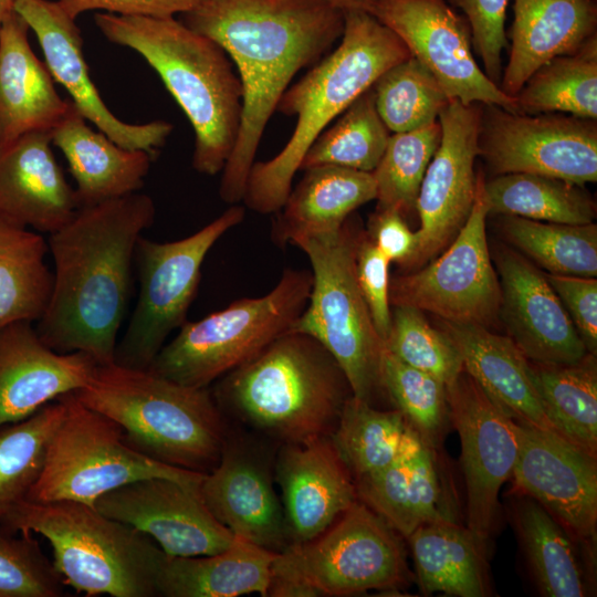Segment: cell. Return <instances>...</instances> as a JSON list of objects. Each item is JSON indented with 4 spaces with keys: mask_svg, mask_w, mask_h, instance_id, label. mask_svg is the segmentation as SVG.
I'll return each mask as SVG.
<instances>
[{
    "mask_svg": "<svg viewBox=\"0 0 597 597\" xmlns=\"http://www.w3.org/2000/svg\"><path fill=\"white\" fill-rule=\"evenodd\" d=\"M499 315L509 337L531 362L573 364L588 352L546 275L525 256L503 249L496 255Z\"/></svg>",
    "mask_w": 597,
    "mask_h": 597,
    "instance_id": "cell-21",
    "label": "cell"
},
{
    "mask_svg": "<svg viewBox=\"0 0 597 597\" xmlns=\"http://www.w3.org/2000/svg\"><path fill=\"white\" fill-rule=\"evenodd\" d=\"M94 507L146 534L168 556L211 555L234 541L210 513L199 489L171 479L133 481L100 496Z\"/></svg>",
    "mask_w": 597,
    "mask_h": 597,
    "instance_id": "cell-19",
    "label": "cell"
},
{
    "mask_svg": "<svg viewBox=\"0 0 597 597\" xmlns=\"http://www.w3.org/2000/svg\"><path fill=\"white\" fill-rule=\"evenodd\" d=\"M513 12L510 55L499 85L512 97L540 66L597 35L596 0H514Z\"/></svg>",
    "mask_w": 597,
    "mask_h": 597,
    "instance_id": "cell-27",
    "label": "cell"
},
{
    "mask_svg": "<svg viewBox=\"0 0 597 597\" xmlns=\"http://www.w3.org/2000/svg\"><path fill=\"white\" fill-rule=\"evenodd\" d=\"M501 231L526 259L549 274L596 277L597 226L566 224L503 216Z\"/></svg>",
    "mask_w": 597,
    "mask_h": 597,
    "instance_id": "cell-38",
    "label": "cell"
},
{
    "mask_svg": "<svg viewBox=\"0 0 597 597\" xmlns=\"http://www.w3.org/2000/svg\"><path fill=\"white\" fill-rule=\"evenodd\" d=\"M48 241L36 231L0 217V329L15 322H38L52 291Z\"/></svg>",
    "mask_w": 597,
    "mask_h": 597,
    "instance_id": "cell-35",
    "label": "cell"
},
{
    "mask_svg": "<svg viewBox=\"0 0 597 597\" xmlns=\"http://www.w3.org/2000/svg\"><path fill=\"white\" fill-rule=\"evenodd\" d=\"M588 353L597 352V280L546 273Z\"/></svg>",
    "mask_w": 597,
    "mask_h": 597,
    "instance_id": "cell-50",
    "label": "cell"
},
{
    "mask_svg": "<svg viewBox=\"0 0 597 597\" xmlns=\"http://www.w3.org/2000/svg\"><path fill=\"white\" fill-rule=\"evenodd\" d=\"M406 540L421 593L458 597L489 595L486 556L468 527L451 519H440L420 524Z\"/></svg>",
    "mask_w": 597,
    "mask_h": 597,
    "instance_id": "cell-32",
    "label": "cell"
},
{
    "mask_svg": "<svg viewBox=\"0 0 597 597\" xmlns=\"http://www.w3.org/2000/svg\"><path fill=\"white\" fill-rule=\"evenodd\" d=\"M489 214L587 224L596 218V202L584 186L564 179L512 172L484 180Z\"/></svg>",
    "mask_w": 597,
    "mask_h": 597,
    "instance_id": "cell-36",
    "label": "cell"
},
{
    "mask_svg": "<svg viewBox=\"0 0 597 597\" xmlns=\"http://www.w3.org/2000/svg\"><path fill=\"white\" fill-rule=\"evenodd\" d=\"M449 420L458 431L465 483L467 527L488 556L499 493L511 478L519 441L515 422L464 371L447 386Z\"/></svg>",
    "mask_w": 597,
    "mask_h": 597,
    "instance_id": "cell-15",
    "label": "cell"
},
{
    "mask_svg": "<svg viewBox=\"0 0 597 597\" xmlns=\"http://www.w3.org/2000/svg\"><path fill=\"white\" fill-rule=\"evenodd\" d=\"M390 134L376 109L370 87L314 140L300 170L331 165L373 172Z\"/></svg>",
    "mask_w": 597,
    "mask_h": 597,
    "instance_id": "cell-39",
    "label": "cell"
},
{
    "mask_svg": "<svg viewBox=\"0 0 597 597\" xmlns=\"http://www.w3.org/2000/svg\"><path fill=\"white\" fill-rule=\"evenodd\" d=\"M494 176L528 172L584 186L597 181V122L561 113L523 114L482 104L478 137Z\"/></svg>",
    "mask_w": 597,
    "mask_h": 597,
    "instance_id": "cell-14",
    "label": "cell"
},
{
    "mask_svg": "<svg viewBox=\"0 0 597 597\" xmlns=\"http://www.w3.org/2000/svg\"><path fill=\"white\" fill-rule=\"evenodd\" d=\"M515 422L511 478L517 494L540 503L575 541L591 546L597 527V458L559 433Z\"/></svg>",
    "mask_w": 597,
    "mask_h": 597,
    "instance_id": "cell-18",
    "label": "cell"
},
{
    "mask_svg": "<svg viewBox=\"0 0 597 597\" xmlns=\"http://www.w3.org/2000/svg\"><path fill=\"white\" fill-rule=\"evenodd\" d=\"M442 331L457 346L464 371L511 419L555 431L530 370V360L509 337L485 326L443 322Z\"/></svg>",
    "mask_w": 597,
    "mask_h": 597,
    "instance_id": "cell-28",
    "label": "cell"
},
{
    "mask_svg": "<svg viewBox=\"0 0 597 597\" xmlns=\"http://www.w3.org/2000/svg\"><path fill=\"white\" fill-rule=\"evenodd\" d=\"M274 552L234 537L222 552L200 556H168L157 589L164 597H237L266 595Z\"/></svg>",
    "mask_w": 597,
    "mask_h": 597,
    "instance_id": "cell-31",
    "label": "cell"
},
{
    "mask_svg": "<svg viewBox=\"0 0 597 597\" xmlns=\"http://www.w3.org/2000/svg\"><path fill=\"white\" fill-rule=\"evenodd\" d=\"M78 208L75 190L54 157L51 133H30L0 149L1 218L51 234Z\"/></svg>",
    "mask_w": 597,
    "mask_h": 597,
    "instance_id": "cell-25",
    "label": "cell"
},
{
    "mask_svg": "<svg viewBox=\"0 0 597 597\" xmlns=\"http://www.w3.org/2000/svg\"><path fill=\"white\" fill-rule=\"evenodd\" d=\"M366 234L390 263L410 269L418 247V237L399 211L376 209L370 216Z\"/></svg>",
    "mask_w": 597,
    "mask_h": 597,
    "instance_id": "cell-52",
    "label": "cell"
},
{
    "mask_svg": "<svg viewBox=\"0 0 597 597\" xmlns=\"http://www.w3.org/2000/svg\"><path fill=\"white\" fill-rule=\"evenodd\" d=\"M344 31L334 51L281 97L277 111L296 116L287 143L273 158L252 165L244 206L258 213L277 212L314 140L388 69L411 56L409 49L374 14L345 11Z\"/></svg>",
    "mask_w": 597,
    "mask_h": 597,
    "instance_id": "cell-3",
    "label": "cell"
},
{
    "mask_svg": "<svg viewBox=\"0 0 597 597\" xmlns=\"http://www.w3.org/2000/svg\"><path fill=\"white\" fill-rule=\"evenodd\" d=\"M64 415L55 428L41 473L28 499L76 501L94 506L103 494L136 480L166 478L199 489L206 473L157 462L127 444L122 428L80 402L61 396Z\"/></svg>",
    "mask_w": 597,
    "mask_h": 597,
    "instance_id": "cell-10",
    "label": "cell"
},
{
    "mask_svg": "<svg viewBox=\"0 0 597 597\" xmlns=\"http://www.w3.org/2000/svg\"><path fill=\"white\" fill-rule=\"evenodd\" d=\"M389 264L390 261L373 243L366 231H360L355 255L356 279L376 331L384 342L391 323Z\"/></svg>",
    "mask_w": 597,
    "mask_h": 597,
    "instance_id": "cell-49",
    "label": "cell"
},
{
    "mask_svg": "<svg viewBox=\"0 0 597 597\" xmlns=\"http://www.w3.org/2000/svg\"><path fill=\"white\" fill-rule=\"evenodd\" d=\"M72 394L115 421L128 446L157 462L208 473L221 458L228 428L208 388L113 362L97 365Z\"/></svg>",
    "mask_w": 597,
    "mask_h": 597,
    "instance_id": "cell-6",
    "label": "cell"
},
{
    "mask_svg": "<svg viewBox=\"0 0 597 597\" xmlns=\"http://www.w3.org/2000/svg\"><path fill=\"white\" fill-rule=\"evenodd\" d=\"M460 9L469 24L472 48L483 64L486 76L500 85L502 52L507 45L504 23L509 0H449Z\"/></svg>",
    "mask_w": 597,
    "mask_h": 597,
    "instance_id": "cell-48",
    "label": "cell"
},
{
    "mask_svg": "<svg viewBox=\"0 0 597 597\" xmlns=\"http://www.w3.org/2000/svg\"><path fill=\"white\" fill-rule=\"evenodd\" d=\"M440 138L438 121L416 130L390 134L386 149L371 172L377 209H395L404 217L416 209L421 181Z\"/></svg>",
    "mask_w": 597,
    "mask_h": 597,
    "instance_id": "cell-43",
    "label": "cell"
},
{
    "mask_svg": "<svg viewBox=\"0 0 597 597\" xmlns=\"http://www.w3.org/2000/svg\"><path fill=\"white\" fill-rule=\"evenodd\" d=\"M74 19L91 10L119 15L174 17L191 10L200 0H56Z\"/></svg>",
    "mask_w": 597,
    "mask_h": 597,
    "instance_id": "cell-53",
    "label": "cell"
},
{
    "mask_svg": "<svg viewBox=\"0 0 597 597\" xmlns=\"http://www.w3.org/2000/svg\"><path fill=\"white\" fill-rule=\"evenodd\" d=\"M245 209L232 205L197 232L171 242L139 238L135 261L139 295L128 326L116 346L118 365L147 369L169 334L185 324L213 244L243 221Z\"/></svg>",
    "mask_w": 597,
    "mask_h": 597,
    "instance_id": "cell-12",
    "label": "cell"
},
{
    "mask_svg": "<svg viewBox=\"0 0 597 597\" xmlns=\"http://www.w3.org/2000/svg\"><path fill=\"white\" fill-rule=\"evenodd\" d=\"M384 394L423 443L436 448L449 420L447 386L437 377L411 367L384 348L380 363Z\"/></svg>",
    "mask_w": 597,
    "mask_h": 597,
    "instance_id": "cell-44",
    "label": "cell"
},
{
    "mask_svg": "<svg viewBox=\"0 0 597 597\" xmlns=\"http://www.w3.org/2000/svg\"><path fill=\"white\" fill-rule=\"evenodd\" d=\"M94 21L108 41L142 55L184 111L195 132L192 167L221 172L242 113L241 82L224 50L174 17L101 12Z\"/></svg>",
    "mask_w": 597,
    "mask_h": 597,
    "instance_id": "cell-4",
    "label": "cell"
},
{
    "mask_svg": "<svg viewBox=\"0 0 597 597\" xmlns=\"http://www.w3.org/2000/svg\"><path fill=\"white\" fill-rule=\"evenodd\" d=\"M182 14L224 50L241 82L240 127L219 186L222 201L235 205L281 97L341 39L345 14L326 0H200Z\"/></svg>",
    "mask_w": 597,
    "mask_h": 597,
    "instance_id": "cell-1",
    "label": "cell"
},
{
    "mask_svg": "<svg viewBox=\"0 0 597 597\" xmlns=\"http://www.w3.org/2000/svg\"><path fill=\"white\" fill-rule=\"evenodd\" d=\"M275 473L291 544L318 536L357 500L354 478L331 437L282 444Z\"/></svg>",
    "mask_w": 597,
    "mask_h": 597,
    "instance_id": "cell-24",
    "label": "cell"
},
{
    "mask_svg": "<svg viewBox=\"0 0 597 597\" xmlns=\"http://www.w3.org/2000/svg\"><path fill=\"white\" fill-rule=\"evenodd\" d=\"M342 11L363 10L373 12L377 0H326Z\"/></svg>",
    "mask_w": 597,
    "mask_h": 597,
    "instance_id": "cell-55",
    "label": "cell"
},
{
    "mask_svg": "<svg viewBox=\"0 0 597 597\" xmlns=\"http://www.w3.org/2000/svg\"><path fill=\"white\" fill-rule=\"evenodd\" d=\"M350 217L338 228L301 235L300 248L312 265V289L292 329L318 341L343 369L353 396L373 405L384 394L380 363L385 348L357 283L359 235Z\"/></svg>",
    "mask_w": 597,
    "mask_h": 597,
    "instance_id": "cell-8",
    "label": "cell"
},
{
    "mask_svg": "<svg viewBox=\"0 0 597 597\" xmlns=\"http://www.w3.org/2000/svg\"><path fill=\"white\" fill-rule=\"evenodd\" d=\"M399 535L356 500L318 536L276 553L272 575L307 584L322 596L396 591L412 579Z\"/></svg>",
    "mask_w": 597,
    "mask_h": 597,
    "instance_id": "cell-11",
    "label": "cell"
},
{
    "mask_svg": "<svg viewBox=\"0 0 597 597\" xmlns=\"http://www.w3.org/2000/svg\"><path fill=\"white\" fill-rule=\"evenodd\" d=\"M407 426L399 410H380L352 395L329 437L356 479L396 460Z\"/></svg>",
    "mask_w": 597,
    "mask_h": 597,
    "instance_id": "cell-41",
    "label": "cell"
},
{
    "mask_svg": "<svg viewBox=\"0 0 597 597\" xmlns=\"http://www.w3.org/2000/svg\"><path fill=\"white\" fill-rule=\"evenodd\" d=\"M357 500L384 519L400 536L413 530L409 502V460L354 479Z\"/></svg>",
    "mask_w": 597,
    "mask_h": 597,
    "instance_id": "cell-47",
    "label": "cell"
},
{
    "mask_svg": "<svg viewBox=\"0 0 597 597\" xmlns=\"http://www.w3.org/2000/svg\"><path fill=\"white\" fill-rule=\"evenodd\" d=\"M371 14L400 38L450 100L516 112L514 97L476 63L469 24L446 0H377Z\"/></svg>",
    "mask_w": 597,
    "mask_h": 597,
    "instance_id": "cell-16",
    "label": "cell"
},
{
    "mask_svg": "<svg viewBox=\"0 0 597 597\" xmlns=\"http://www.w3.org/2000/svg\"><path fill=\"white\" fill-rule=\"evenodd\" d=\"M199 494L234 537L274 553L291 544L269 468L243 442L237 443L228 434L221 458L203 476Z\"/></svg>",
    "mask_w": 597,
    "mask_h": 597,
    "instance_id": "cell-22",
    "label": "cell"
},
{
    "mask_svg": "<svg viewBox=\"0 0 597 597\" xmlns=\"http://www.w3.org/2000/svg\"><path fill=\"white\" fill-rule=\"evenodd\" d=\"M516 112L597 118V35L540 66L514 96Z\"/></svg>",
    "mask_w": 597,
    "mask_h": 597,
    "instance_id": "cell-37",
    "label": "cell"
},
{
    "mask_svg": "<svg viewBox=\"0 0 597 597\" xmlns=\"http://www.w3.org/2000/svg\"><path fill=\"white\" fill-rule=\"evenodd\" d=\"M440 484L433 449L425 443L409 460V502L413 527L440 519H450L440 507Z\"/></svg>",
    "mask_w": 597,
    "mask_h": 597,
    "instance_id": "cell-51",
    "label": "cell"
},
{
    "mask_svg": "<svg viewBox=\"0 0 597 597\" xmlns=\"http://www.w3.org/2000/svg\"><path fill=\"white\" fill-rule=\"evenodd\" d=\"M29 30L15 11L0 27V149L30 133H51L71 105L33 52Z\"/></svg>",
    "mask_w": 597,
    "mask_h": 597,
    "instance_id": "cell-26",
    "label": "cell"
},
{
    "mask_svg": "<svg viewBox=\"0 0 597 597\" xmlns=\"http://www.w3.org/2000/svg\"><path fill=\"white\" fill-rule=\"evenodd\" d=\"M65 585L32 533L0 524V597H60Z\"/></svg>",
    "mask_w": 597,
    "mask_h": 597,
    "instance_id": "cell-46",
    "label": "cell"
},
{
    "mask_svg": "<svg viewBox=\"0 0 597 597\" xmlns=\"http://www.w3.org/2000/svg\"><path fill=\"white\" fill-rule=\"evenodd\" d=\"M385 348L405 364L431 374L446 386L463 371L461 355L442 331L436 329L422 311L407 305L394 306Z\"/></svg>",
    "mask_w": 597,
    "mask_h": 597,
    "instance_id": "cell-45",
    "label": "cell"
},
{
    "mask_svg": "<svg viewBox=\"0 0 597 597\" xmlns=\"http://www.w3.org/2000/svg\"><path fill=\"white\" fill-rule=\"evenodd\" d=\"M484 180L476 175L471 212L442 254L415 272L390 280L391 306H412L443 322L485 327L499 316L501 289L486 241Z\"/></svg>",
    "mask_w": 597,
    "mask_h": 597,
    "instance_id": "cell-13",
    "label": "cell"
},
{
    "mask_svg": "<svg viewBox=\"0 0 597 597\" xmlns=\"http://www.w3.org/2000/svg\"><path fill=\"white\" fill-rule=\"evenodd\" d=\"M513 522L532 576L542 595L583 597L587 594L574 540L535 500L517 494Z\"/></svg>",
    "mask_w": 597,
    "mask_h": 597,
    "instance_id": "cell-34",
    "label": "cell"
},
{
    "mask_svg": "<svg viewBox=\"0 0 597 597\" xmlns=\"http://www.w3.org/2000/svg\"><path fill=\"white\" fill-rule=\"evenodd\" d=\"M371 88L376 109L391 134L436 123L450 101L432 73L412 55L384 72Z\"/></svg>",
    "mask_w": 597,
    "mask_h": 597,
    "instance_id": "cell-42",
    "label": "cell"
},
{
    "mask_svg": "<svg viewBox=\"0 0 597 597\" xmlns=\"http://www.w3.org/2000/svg\"><path fill=\"white\" fill-rule=\"evenodd\" d=\"M14 11L34 32L53 80L67 91L85 119L123 148L153 155L164 146L174 128L170 123L128 124L105 105L91 80L76 19L57 1L15 0Z\"/></svg>",
    "mask_w": 597,
    "mask_h": 597,
    "instance_id": "cell-20",
    "label": "cell"
},
{
    "mask_svg": "<svg viewBox=\"0 0 597 597\" xmlns=\"http://www.w3.org/2000/svg\"><path fill=\"white\" fill-rule=\"evenodd\" d=\"M312 282V272L286 269L265 295L242 297L197 322H186L147 369L185 386L208 388L292 329L307 304Z\"/></svg>",
    "mask_w": 597,
    "mask_h": 597,
    "instance_id": "cell-9",
    "label": "cell"
},
{
    "mask_svg": "<svg viewBox=\"0 0 597 597\" xmlns=\"http://www.w3.org/2000/svg\"><path fill=\"white\" fill-rule=\"evenodd\" d=\"M15 0H0V27L4 19L14 11Z\"/></svg>",
    "mask_w": 597,
    "mask_h": 597,
    "instance_id": "cell-56",
    "label": "cell"
},
{
    "mask_svg": "<svg viewBox=\"0 0 597 597\" xmlns=\"http://www.w3.org/2000/svg\"><path fill=\"white\" fill-rule=\"evenodd\" d=\"M211 394L223 416L281 444L329 437L353 395L332 354L294 329L223 375Z\"/></svg>",
    "mask_w": 597,
    "mask_h": 597,
    "instance_id": "cell-5",
    "label": "cell"
},
{
    "mask_svg": "<svg viewBox=\"0 0 597 597\" xmlns=\"http://www.w3.org/2000/svg\"><path fill=\"white\" fill-rule=\"evenodd\" d=\"M64 410L60 397L27 419L0 428V524L28 499Z\"/></svg>",
    "mask_w": 597,
    "mask_h": 597,
    "instance_id": "cell-40",
    "label": "cell"
},
{
    "mask_svg": "<svg viewBox=\"0 0 597 597\" xmlns=\"http://www.w3.org/2000/svg\"><path fill=\"white\" fill-rule=\"evenodd\" d=\"M155 216L154 200L134 192L82 206L50 234L53 284L35 326L49 347L87 353L100 365L114 362L136 245Z\"/></svg>",
    "mask_w": 597,
    "mask_h": 597,
    "instance_id": "cell-2",
    "label": "cell"
},
{
    "mask_svg": "<svg viewBox=\"0 0 597 597\" xmlns=\"http://www.w3.org/2000/svg\"><path fill=\"white\" fill-rule=\"evenodd\" d=\"M537 396L556 432L597 458V362L587 353L573 364L530 360Z\"/></svg>",
    "mask_w": 597,
    "mask_h": 597,
    "instance_id": "cell-33",
    "label": "cell"
},
{
    "mask_svg": "<svg viewBox=\"0 0 597 597\" xmlns=\"http://www.w3.org/2000/svg\"><path fill=\"white\" fill-rule=\"evenodd\" d=\"M481 109L480 103L450 100L439 114L441 138L416 202L420 227L410 269L421 268L444 250L471 212L476 191L474 161L479 156Z\"/></svg>",
    "mask_w": 597,
    "mask_h": 597,
    "instance_id": "cell-17",
    "label": "cell"
},
{
    "mask_svg": "<svg viewBox=\"0 0 597 597\" xmlns=\"http://www.w3.org/2000/svg\"><path fill=\"white\" fill-rule=\"evenodd\" d=\"M2 525L44 537L56 569L77 593L158 596L157 579L166 554L146 534L92 505L24 500Z\"/></svg>",
    "mask_w": 597,
    "mask_h": 597,
    "instance_id": "cell-7",
    "label": "cell"
},
{
    "mask_svg": "<svg viewBox=\"0 0 597 597\" xmlns=\"http://www.w3.org/2000/svg\"><path fill=\"white\" fill-rule=\"evenodd\" d=\"M270 597H320L321 593L314 587L298 580L271 576L266 595Z\"/></svg>",
    "mask_w": 597,
    "mask_h": 597,
    "instance_id": "cell-54",
    "label": "cell"
},
{
    "mask_svg": "<svg viewBox=\"0 0 597 597\" xmlns=\"http://www.w3.org/2000/svg\"><path fill=\"white\" fill-rule=\"evenodd\" d=\"M100 365L84 352L59 353L32 322L0 329V428L27 419L43 406L85 386Z\"/></svg>",
    "mask_w": 597,
    "mask_h": 597,
    "instance_id": "cell-23",
    "label": "cell"
},
{
    "mask_svg": "<svg viewBox=\"0 0 597 597\" xmlns=\"http://www.w3.org/2000/svg\"><path fill=\"white\" fill-rule=\"evenodd\" d=\"M52 145L64 155L76 188L80 207L138 192L147 176L151 155L118 146L92 129L71 101L62 121L51 130Z\"/></svg>",
    "mask_w": 597,
    "mask_h": 597,
    "instance_id": "cell-29",
    "label": "cell"
},
{
    "mask_svg": "<svg viewBox=\"0 0 597 597\" xmlns=\"http://www.w3.org/2000/svg\"><path fill=\"white\" fill-rule=\"evenodd\" d=\"M374 199L371 172L331 165L305 169L277 211L271 238L284 248L301 235L334 230Z\"/></svg>",
    "mask_w": 597,
    "mask_h": 597,
    "instance_id": "cell-30",
    "label": "cell"
}]
</instances>
